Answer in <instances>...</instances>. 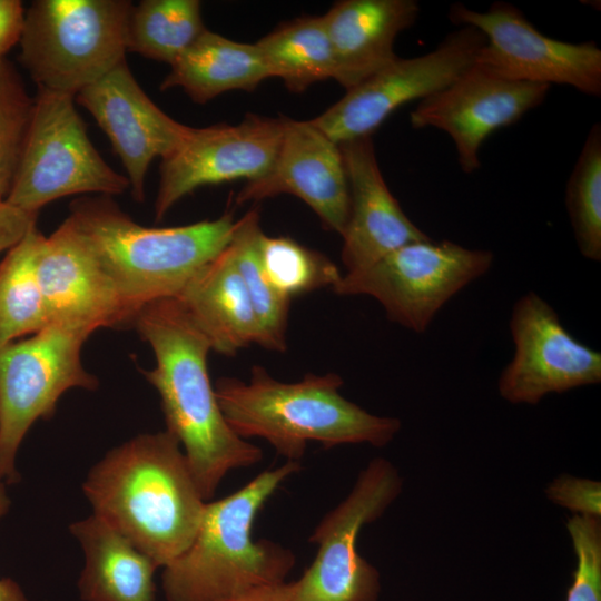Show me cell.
<instances>
[{"label": "cell", "instance_id": "10", "mask_svg": "<svg viewBox=\"0 0 601 601\" xmlns=\"http://www.w3.org/2000/svg\"><path fill=\"white\" fill-rule=\"evenodd\" d=\"M90 334L49 324L31 337L0 347V481L19 480L16 456L27 432L49 418L70 388L96 390L98 380L81 362Z\"/></svg>", "mask_w": 601, "mask_h": 601}, {"label": "cell", "instance_id": "17", "mask_svg": "<svg viewBox=\"0 0 601 601\" xmlns=\"http://www.w3.org/2000/svg\"><path fill=\"white\" fill-rule=\"evenodd\" d=\"M280 194L300 198L323 226L343 234L349 211V189L339 145L308 121L285 118L279 151L264 177L248 181L237 204Z\"/></svg>", "mask_w": 601, "mask_h": 601}, {"label": "cell", "instance_id": "5", "mask_svg": "<svg viewBox=\"0 0 601 601\" xmlns=\"http://www.w3.org/2000/svg\"><path fill=\"white\" fill-rule=\"evenodd\" d=\"M300 464L286 461L256 475L234 493L207 502L191 544L164 566L167 601H221L285 582L294 552L274 541L252 538L259 511Z\"/></svg>", "mask_w": 601, "mask_h": 601}, {"label": "cell", "instance_id": "16", "mask_svg": "<svg viewBox=\"0 0 601 601\" xmlns=\"http://www.w3.org/2000/svg\"><path fill=\"white\" fill-rule=\"evenodd\" d=\"M75 99L108 137L126 170L135 200L142 201L151 161L170 155L187 137L190 127L154 104L126 60L79 91Z\"/></svg>", "mask_w": 601, "mask_h": 601}, {"label": "cell", "instance_id": "35", "mask_svg": "<svg viewBox=\"0 0 601 601\" xmlns=\"http://www.w3.org/2000/svg\"><path fill=\"white\" fill-rule=\"evenodd\" d=\"M284 583V582H283ZM280 584L254 589L245 594L221 601H282Z\"/></svg>", "mask_w": 601, "mask_h": 601}, {"label": "cell", "instance_id": "23", "mask_svg": "<svg viewBox=\"0 0 601 601\" xmlns=\"http://www.w3.org/2000/svg\"><path fill=\"white\" fill-rule=\"evenodd\" d=\"M256 45L237 42L205 30L174 63L161 90L181 88L205 104L229 90H254L269 78Z\"/></svg>", "mask_w": 601, "mask_h": 601}, {"label": "cell", "instance_id": "24", "mask_svg": "<svg viewBox=\"0 0 601 601\" xmlns=\"http://www.w3.org/2000/svg\"><path fill=\"white\" fill-rule=\"evenodd\" d=\"M255 45L269 76L280 78L293 92L334 79V55L323 16L284 23Z\"/></svg>", "mask_w": 601, "mask_h": 601}, {"label": "cell", "instance_id": "36", "mask_svg": "<svg viewBox=\"0 0 601 601\" xmlns=\"http://www.w3.org/2000/svg\"><path fill=\"white\" fill-rule=\"evenodd\" d=\"M0 601H28L20 585L10 578L0 579Z\"/></svg>", "mask_w": 601, "mask_h": 601}, {"label": "cell", "instance_id": "18", "mask_svg": "<svg viewBox=\"0 0 601 601\" xmlns=\"http://www.w3.org/2000/svg\"><path fill=\"white\" fill-rule=\"evenodd\" d=\"M38 276L49 324L91 334L101 327L132 322L111 282L68 218L50 236H45Z\"/></svg>", "mask_w": 601, "mask_h": 601}, {"label": "cell", "instance_id": "38", "mask_svg": "<svg viewBox=\"0 0 601 601\" xmlns=\"http://www.w3.org/2000/svg\"><path fill=\"white\" fill-rule=\"evenodd\" d=\"M1 60V59H0Z\"/></svg>", "mask_w": 601, "mask_h": 601}, {"label": "cell", "instance_id": "33", "mask_svg": "<svg viewBox=\"0 0 601 601\" xmlns=\"http://www.w3.org/2000/svg\"><path fill=\"white\" fill-rule=\"evenodd\" d=\"M38 214L21 210L0 201V253L9 250L36 226Z\"/></svg>", "mask_w": 601, "mask_h": 601}, {"label": "cell", "instance_id": "28", "mask_svg": "<svg viewBox=\"0 0 601 601\" xmlns=\"http://www.w3.org/2000/svg\"><path fill=\"white\" fill-rule=\"evenodd\" d=\"M565 206L581 255L601 260V126L595 122L569 177Z\"/></svg>", "mask_w": 601, "mask_h": 601}, {"label": "cell", "instance_id": "13", "mask_svg": "<svg viewBox=\"0 0 601 601\" xmlns=\"http://www.w3.org/2000/svg\"><path fill=\"white\" fill-rule=\"evenodd\" d=\"M509 326L513 357L497 380L504 401L535 405L549 394L601 382V353L578 341L539 294L514 303Z\"/></svg>", "mask_w": 601, "mask_h": 601}, {"label": "cell", "instance_id": "2", "mask_svg": "<svg viewBox=\"0 0 601 601\" xmlns=\"http://www.w3.org/2000/svg\"><path fill=\"white\" fill-rule=\"evenodd\" d=\"M82 491L93 514L159 568L191 544L207 503L179 441L167 430L111 449L88 472Z\"/></svg>", "mask_w": 601, "mask_h": 601}, {"label": "cell", "instance_id": "21", "mask_svg": "<svg viewBox=\"0 0 601 601\" xmlns=\"http://www.w3.org/2000/svg\"><path fill=\"white\" fill-rule=\"evenodd\" d=\"M175 298L205 335L211 351L234 356L257 344L256 317L229 244Z\"/></svg>", "mask_w": 601, "mask_h": 601}, {"label": "cell", "instance_id": "31", "mask_svg": "<svg viewBox=\"0 0 601 601\" xmlns=\"http://www.w3.org/2000/svg\"><path fill=\"white\" fill-rule=\"evenodd\" d=\"M566 530L577 565L565 601H601V518L572 515Z\"/></svg>", "mask_w": 601, "mask_h": 601}, {"label": "cell", "instance_id": "12", "mask_svg": "<svg viewBox=\"0 0 601 601\" xmlns=\"http://www.w3.org/2000/svg\"><path fill=\"white\" fill-rule=\"evenodd\" d=\"M485 41L477 29L460 27L425 55L397 57L311 121L337 145L368 137L403 105L454 81L475 63Z\"/></svg>", "mask_w": 601, "mask_h": 601}, {"label": "cell", "instance_id": "3", "mask_svg": "<svg viewBox=\"0 0 601 601\" xmlns=\"http://www.w3.org/2000/svg\"><path fill=\"white\" fill-rule=\"evenodd\" d=\"M336 373H308L297 382L274 378L254 365L248 382L220 377L215 393L225 420L240 437H259L285 457L299 462L307 443L325 449L345 444L383 447L401 430L396 417L372 414L345 398Z\"/></svg>", "mask_w": 601, "mask_h": 601}, {"label": "cell", "instance_id": "25", "mask_svg": "<svg viewBox=\"0 0 601 601\" xmlns=\"http://www.w3.org/2000/svg\"><path fill=\"white\" fill-rule=\"evenodd\" d=\"M43 239L33 226L0 264V347L49 325L38 276Z\"/></svg>", "mask_w": 601, "mask_h": 601}, {"label": "cell", "instance_id": "19", "mask_svg": "<svg viewBox=\"0 0 601 601\" xmlns=\"http://www.w3.org/2000/svg\"><path fill=\"white\" fill-rule=\"evenodd\" d=\"M349 189V211L343 234L346 273L361 272L393 250L430 237L403 211L390 191L371 136L339 144Z\"/></svg>", "mask_w": 601, "mask_h": 601}, {"label": "cell", "instance_id": "34", "mask_svg": "<svg viewBox=\"0 0 601 601\" xmlns=\"http://www.w3.org/2000/svg\"><path fill=\"white\" fill-rule=\"evenodd\" d=\"M26 11L19 0H0V59L22 36Z\"/></svg>", "mask_w": 601, "mask_h": 601}, {"label": "cell", "instance_id": "8", "mask_svg": "<svg viewBox=\"0 0 601 601\" xmlns=\"http://www.w3.org/2000/svg\"><path fill=\"white\" fill-rule=\"evenodd\" d=\"M403 489L396 466L375 457L349 493L317 523L308 541L316 555L302 577L283 584L284 601H377L378 571L357 550L362 529L380 519Z\"/></svg>", "mask_w": 601, "mask_h": 601}, {"label": "cell", "instance_id": "7", "mask_svg": "<svg viewBox=\"0 0 601 601\" xmlns=\"http://www.w3.org/2000/svg\"><path fill=\"white\" fill-rule=\"evenodd\" d=\"M33 98L31 122L8 204L38 214L47 204L66 196H112L129 189L126 175L112 169L90 141L73 96L38 89Z\"/></svg>", "mask_w": 601, "mask_h": 601}, {"label": "cell", "instance_id": "15", "mask_svg": "<svg viewBox=\"0 0 601 601\" xmlns=\"http://www.w3.org/2000/svg\"><path fill=\"white\" fill-rule=\"evenodd\" d=\"M550 88L504 80L474 63L449 86L420 100L410 122L414 129L431 127L446 132L461 169L472 174L481 167L480 149L487 137L540 106Z\"/></svg>", "mask_w": 601, "mask_h": 601}, {"label": "cell", "instance_id": "1", "mask_svg": "<svg viewBox=\"0 0 601 601\" xmlns=\"http://www.w3.org/2000/svg\"><path fill=\"white\" fill-rule=\"evenodd\" d=\"M134 324L156 361L141 372L158 392L166 430L179 441L208 501L229 472L259 463L263 451L225 420L207 370L210 344L177 298L148 303Z\"/></svg>", "mask_w": 601, "mask_h": 601}, {"label": "cell", "instance_id": "20", "mask_svg": "<svg viewBox=\"0 0 601 601\" xmlns=\"http://www.w3.org/2000/svg\"><path fill=\"white\" fill-rule=\"evenodd\" d=\"M420 14L415 0H343L323 16L335 61L334 79L346 90L397 56L394 42Z\"/></svg>", "mask_w": 601, "mask_h": 601}, {"label": "cell", "instance_id": "9", "mask_svg": "<svg viewBox=\"0 0 601 601\" xmlns=\"http://www.w3.org/2000/svg\"><path fill=\"white\" fill-rule=\"evenodd\" d=\"M493 262L491 250L428 238L406 244L361 272L346 273L333 290L371 296L391 322L424 333L441 308L485 275Z\"/></svg>", "mask_w": 601, "mask_h": 601}, {"label": "cell", "instance_id": "32", "mask_svg": "<svg viewBox=\"0 0 601 601\" xmlns=\"http://www.w3.org/2000/svg\"><path fill=\"white\" fill-rule=\"evenodd\" d=\"M546 497L568 509L573 515L601 518V484L599 481L562 474L545 489Z\"/></svg>", "mask_w": 601, "mask_h": 601}, {"label": "cell", "instance_id": "4", "mask_svg": "<svg viewBox=\"0 0 601 601\" xmlns=\"http://www.w3.org/2000/svg\"><path fill=\"white\" fill-rule=\"evenodd\" d=\"M67 217L132 318L154 300L176 297L189 279L231 240L229 213L177 227L137 224L110 196L81 197Z\"/></svg>", "mask_w": 601, "mask_h": 601}, {"label": "cell", "instance_id": "14", "mask_svg": "<svg viewBox=\"0 0 601 601\" xmlns=\"http://www.w3.org/2000/svg\"><path fill=\"white\" fill-rule=\"evenodd\" d=\"M284 124L285 118L247 115L236 126L190 127L184 141L161 159L156 220L199 187L236 179L248 183L267 175L279 151Z\"/></svg>", "mask_w": 601, "mask_h": 601}, {"label": "cell", "instance_id": "22", "mask_svg": "<svg viewBox=\"0 0 601 601\" xmlns=\"http://www.w3.org/2000/svg\"><path fill=\"white\" fill-rule=\"evenodd\" d=\"M85 565L78 582L85 601H155L159 568L105 520L91 514L69 526Z\"/></svg>", "mask_w": 601, "mask_h": 601}, {"label": "cell", "instance_id": "29", "mask_svg": "<svg viewBox=\"0 0 601 601\" xmlns=\"http://www.w3.org/2000/svg\"><path fill=\"white\" fill-rule=\"evenodd\" d=\"M258 254L264 273L284 297H293L334 285L342 278L338 267L325 255L289 237H270L263 231Z\"/></svg>", "mask_w": 601, "mask_h": 601}, {"label": "cell", "instance_id": "37", "mask_svg": "<svg viewBox=\"0 0 601 601\" xmlns=\"http://www.w3.org/2000/svg\"><path fill=\"white\" fill-rule=\"evenodd\" d=\"M10 508V499L6 490V483L0 481V518L7 514Z\"/></svg>", "mask_w": 601, "mask_h": 601}, {"label": "cell", "instance_id": "26", "mask_svg": "<svg viewBox=\"0 0 601 601\" xmlns=\"http://www.w3.org/2000/svg\"><path fill=\"white\" fill-rule=\"evenodd\" d=\"M205 30L197 0H144L129 17L127 51L171 65Z\"/></svg>", "mask_w": 601, "mask_h": 601}, {"label": "cell", "instance_id": "27", "mask_svg": "<svg viewBox=\"0 0 601 601\" xmlns=\"http://www.w3.org/2000/svg\"><path fill=\"white\" fill-rule=\"evenodd\" d=\"M262 233L257 209L237 220L229 243L245 284L258 326L257 345L269 351H286V329L290 299L282 296L267 279L258 254Z\"/></svg>", "mask_w": 601, "mask_h": 601}, {"label": "cell", "instance_id": "11", "mask_svg": "<svg viewBox=\"0 0 601 601\" xmlns=\"http://www.w3.org/2000/svg\"><path fill=\"white\" fill-rule=\"evenodd\" d=\"M450 20L473 27L485 37L475 65L510 81L565 85L598 97L601 95V49L594 41L579 43L541 33L511 3L497 1L486 11L453 3Z\"/></svg>", "mask_w": 601, "mask_h": 601}, {"label": "cell", "instance_id": "6", "mask_svg": "<svg viewBox=\"0 0 601 601\" xmlns=\"http://www.w3.org/2000/svg\"><path fill=\"white\" fill-rule=\"evenodd\" d=\"M128 0H36L26 11L20 61L38 89L76 97L126 60Z\"/></svg>", "mask_w": 601, "mask_h": 601}, {"label": "cell", "instance_id": "30", "mask_svg": "<svg viewBox=\"0 0 601 601\" xmlns=\"http://www.w3.org/2000/svg\"><path fill=\"white\" fill-rule=\"evenodd\" d=\"M35 98L17 69L0 60V201L11 190L23 154Z\"/></svg>", "mask_w": 601, "mask_h": 601}]
</instances>
